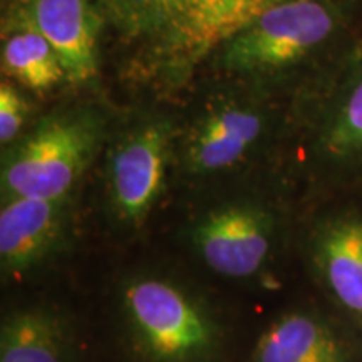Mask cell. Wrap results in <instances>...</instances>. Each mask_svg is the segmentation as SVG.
I'll return each instance as SVG.
<instances>
[{"label": "cell", "mask_w": 362, "mask_h": 362, "mask_svg": "<svg viewBox=\"0 0 362 362\" xmlns=\"http://www.w3.org/2000/svg\"><path fill=\"white\" fill-rule=\"evenodd\" d=\"M30 116L27 98L11 81L0 84V143L6 148L24 134Z\"/></svg>", "instance_id": "9a60e30c"}, {"label": "cell", "mask_w": 362, "mask_h": 362, "mask_svg": "<svg viewBox=\"0 0 362 362\" xmlns=\"http://www.w3.org/2000/svg\"><path fill=\"white\" fill-rule=\"evenodd\" d=\"M131 81L181 90L225 40L285 0H94Z\"/></svg>", "instance_id": "6da1fadb"}, {"label": "cell", "mask_w": 362, "mask_h": 362, "mask_svg": "<svg viewBox=\"0 0 362 362\" xmlns=\"http://www.w3.org/2000/svg\"><path fill=\"white\" fill-rule=\"evenodd\" d=\"M178 119L139 111L112 128L104 148V208L121 232H138L165 194L175 166Z\"/></svg>", "instance_id": "8992f818"}, {"label": "cell", "mask_w": 362, "mask_h": 362, "mask_svg": "<svg viewBox=\"0 0 362 362\" xmlns=\"http://www.w3.org/2000/svg\"><path fill=\"white\" fill-rule=\"evenodd\" d=\"M282 240V216L259 197H235L203 210L187 228V243L215 275L250 280L269 269Z\"/></svg>", "instance_id": "52a82bcc"}, {"label": "cell", "mask_w": 362, "mask_h": 362, "mask_svg": "<svg viewBox=\"0 0 362 362\" xmlns=\"http://www.w3.org/2000/svg\"><path fill=\"white\" fill-rule=\"evenodd\" d=\"M74 203L62 198H13L0 210V270L22 280L47 269L71 245Z\"/></svg>", "instance_id": "ba28073f"}, {"label": "cell", "mask_w": 362, "mask_h": 362, "mask_svg": "<svg viewBox=\"0 0 362 362\" xmlns=\"http://www.w3.org/2000/svg\"><path fill=\"white\" fill-rule=\"evenodd\" d=\"M117 309L138 362H216L225 330L215 310L188 285L160 272L119 284Z\"/></svg>", "instance_id": "3957f363"}, {"label": "cell", "mask_w": 362, "mask_h": 362, "mask_svg": "<svg viewBox=\"0 0 362 362\" xmlns=\"http://www.w3.org/2000/svg\"><path fill=\"white\" fill-rule=\"evenodd\" d=\"M312 155L329 178H356L362 173V62L322 111Z\"/></svg>", "instance_id": "7c38bea8"}, {"label": "cell", "mask_w": 362, "mask_h": 362, "mask_svg": "<svg viewBox=\"0 0 362 362\" xmlns=\"http://www.w3.org/2000/svg\"><path fill=\"white\" fill-rule=\"evenodd\" d=\"M111 131L110 112L94 101L67 104L39 117L19 139L4 148L2 202L71 197L106 148Z\"/></svg>", "instance_id": "277c9868"}, {"label": "cell", "mask_w": 362, "mask_h": 362, "mask_svg": "<svg viewBox=\"0 0 362 362\" xmlns=\"http://www.w3.org/2000/svg\"><path fill=\"white\" fill-rule=\"evenodd\" d=\"M307 260L322 291L362 332V211L320 220L307 240Z\"/></svg>", "instance_id": "30bf717a"}, {"label": "cell", "mask_w": 362, "mask_h": 362, "mask_svg": "<svg viewBox=\"0 0 362 362\" xmlns=\"http://www.w3.org/2000/svg\"><path fill=\"white\" fill-rule=\"evenodd\" d=\"M0 362H81L74 327L51 307H22L0 325Z\"/></svg>", "instance_id": "4fadbf2b"}, {"label": "cell", "mask_w": 362, "mask_h": 362, "mask_svg": "<svg viewBox=\"0 0 362 362\" xmlns=\"http://www.w3.org/2000/svg\"><path fill=\"white\" fill-rule=\"evenodd\" d=\"M339 21L341 11L332 0H285L225 40L208 66L220 79L272 93L322 51L336 35Z\"/></svg>", "instance_id": "5b68a950"}, {"label": "cell", "mask_w": 362, "mask_h": 362, "mask_svg": "<svg viewBox=\"0 0 362 362\" xmlns=\"http://www.w3.org/2000/svg\"><path fill=\"white\" fill-rule=\"evenodd\" d=\"M357 344L327 315L292 309L275 317L257 337L250 362H357Z\"/></svg>", "instance_id": "8fae6325"}, {"label": "cell", "mask_w": 362, "mask_h": 362, "mask_svg": "<svg viewBox=\"0 0 362 362\" xmlns=\"http://www.w3.org/2000/svg\"><path fill=\"white\" fill-rule=\"evenodd\" d=\"M178 119L173 171L193 187L247 170L267 151L277 131L272 93L218 79Z\"/></svg>", "instance_id": "7a4b0ae2"}, {"label": "cell", "mask_w": 362, "mask_h": 362, "mask_svg": "<svg viewBox=\"0 0 362 362\" xmlns=\"http://www.w3.org/2000/svg\"><path fill=\"white\" fill-rule=\"evenodd\" d=\"M0 61L8 79L35 93L67 83L64 67L49 40L22 22L4 19Z\"/></svg>", "instance_id": "5bb4252c"}, {"label": "cell", "mask_w": 362, "mask_h": 362, "mask_svg": "<svg viewBox=\"0 0 362 362\" xmlns=\"http://www.w3.org/2000/svg\"><path fill=\"white\" fill-rule=\"evenodd\" d=\"M4 19L42 34L59 56L69 84L86 86L96 79L106 27L94 0H17Z\"/></svg>", "instance_id": "9c48e42d"}]
</instances>
